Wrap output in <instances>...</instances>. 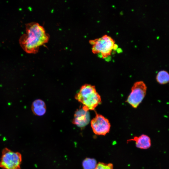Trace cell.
<instances>
[{
	"instance_id": "6da1fadb",
	"label": "cell",
	"mask_w": 169,
	"mask_h": 169,
	"mask_svg": "<svg viewBox=\"0 0 169 169\" xmlns=\"http://www.w3.org/2000/svg\"><path fill=\"white\" fill-rule=\"evenodd\" d=\"M49 35L43 26L38 23L32 22L26 24V33L19 39L21 47L26 53H37L40 47L47 43Z\"/></svg>"
},
{
	"instance_id": "7c38bea8",
	"label": "cell",
	"mask_w": 169,
	"mask_h": 169,
	"mask_svg": "<svg viewBox=\"0 0 169 169\" xmlns=\"http://www.w3.org/2000/svg\"><path fill=\"white\" fill-rule=\"evenodd\" d=\"M95 169H113V166L111 163L107 164L100 162L97 164Z\"/></svg>"
},
{
	"instance_id": "3957f363",
	"label": "cell",
	"mask_w": 169,
	"mask_h": 169,
	"mask_svg": "<svg viewBox=\"0 0 169 169\" xmlns=\"http://www.w3.org/2000/svg\"><path fill=\"white\" fill-rule=\"evenodd\" d=\"M89 43L92 45L93 53L97 54L100 58L104 59L109 57L113 50L117 48V45L114 40L107 35L90 40Z\"/></svg>"
},
{
	"instance_id": "8fae6325",
	"label": "cell",
	"mask_w": 169,
	"mask_h": 169,
	"mask_svg": "<svg viewBox=\"0 0 169 169\" xmlns=\"http://www.w3.org/2000/svg\"><path fill=\"white\" fill-rule=\"evenodd\" d=\"M97 165L95 159L89 158H85L82 163L84 169H95Z\"/></svg>"
},
{
	"instance_id": "277c9868",
	"label": "cell",
	"mask_w": 169,
	"mask_h": 169,
	"mask_svg": "<svg viewBox=\"0 0 169 169\" xmlns=\"http://www.w3.org/2000/svg\"><path fill=\"white\" fill-rule=\"evenodd\" d=\"M22 161L20 153L5 148L2 151L0 167L3 169H20Z\"/></svg>"
},
{
	"instance_id": "ba28073f",
	"label": "cell",
	"mask_w": 169,
	"mask_h": 169,
	"mask_svg": "<svg viewBox=\"0 0 169 169\" xmlns=\"http://www.w3.org/2000/svg\"><path fill=\"white\" fill-rule=\"evenodd\" d=\"M131 141H135L136 146L141 149H147L151 146L150 138L145 135H142L139 136H135L133 138L127 140V142Z\"/></svg>"
},
{
	"instance_id": "5b68a950",
	"label": "cell",
	"mask_w": 169,
	"mask_h": 169,
	"mask_svg": "<svg viewBox=\"0 0 169 169\" xmlns=\"http://www.w3.org/2000/svg\"><path fill=\"white\" fill-rule=\"evenodd\" d=\"M147 87L143 81L135 82L131 88V91L128 97L126 102L133 108H136L145 97Z\"/></svg>"
},
{
	"instance_id": "7a4b0ae2",
	"label": "cell",
	"mask_w": 169,
	"mask_h": 169,
	"mask_svg": "<svg viewBox=\"0 0 169 169\" xmlns=\"http://www.w3.org/2000/svg\"><path fill=\"white\" fill-rule=\"evenodd\" d=\"M75 98L83 105V108L87 111L93 110L101 102L100 96L94 86L86 84L82 85L75 95Z\"/></svg>"
},
{
	"instance_id": "8992f818",
	"label": "cell",
	"mask_w": 169,
	"mask_h": 169,
	"mask_svg": "<svg viewBox=\"0 0 169 169\" xmlns=\"http://www.w3.org/2000/svg\"><path fill=\"white\" fill-rule=\"evenodd\" d=\"M94 133L98 135H105L110 131V125L108 119L101 115L97 114L91 121Z\"/></svg>"
},
{
	"instance_id": "30bf717a",
	"label": "cell",
	"mask_w": 169,
	"mask_h": 169,
	"mask_svg": "<svg viewBox=\"0 0 169 169\" xmlns=\"http://www.w3.org/2000/svg\"><path fill=\"white\" fill-rule=\"evenodd\" d=\"M156 80L158 83L161 84H164L169 82V73L165 70L159 71L156 76Z\"/></svg>"
},
{
	"instance_id": "52a82bcc",
	"label": "cell",
	"mask_w": 169,
	"mask_h": 169,
	"mask_svg": "<svg viewBox=\"0 0 169 169\" xmlns=\"http://www.w3.org/2000/svg\"><path fill=\"white\" fill-rule=\"evenodd\" d=\"M90 116L89 111L80 108L75 112L72 123L80 128H83L90 121Z\"/></svg>"
},
{
	"instance_id": "9c48e42d",
	"label": "cell",
	"mask_w": 169,
	"mask_h": 169,
	"mask_svg": "<svg viewBox=\"0 0 169 169\" xmlns=\"http://www.w3.org/2000/svg\"><path fill=\"white\" fill-rule=\"evenodd\" d=\"M31 109L33 113L35 115L42 116L44 115L46 112V105L43 100L37 99L33 102Z\"/></svg>"
}]
</instances>
